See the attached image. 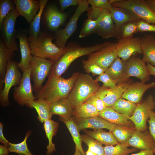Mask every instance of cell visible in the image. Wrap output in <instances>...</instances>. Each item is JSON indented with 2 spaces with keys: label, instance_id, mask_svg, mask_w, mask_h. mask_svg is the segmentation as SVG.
I'll use <instances>...</instances> for the list:
<instances>
[{
  "label": "cell",
  "instance_id": "obj_51",
  "mask_svg": "<svg viewBox=\"0 0 155 155\" xmlns=\"http://www.w3.org/2000/svg\"><path fill=\"white\" fill-rule=\"evenodd\" d=\"M153 151L149 150H141L138 153L132 154L131 155H154Z\"/></svg>",
  "mask_w": 155,
  "mask_h": 155
},
{
  "label": "cell",
  "instance_id": "obj_46",
  "mask_svg": "<svg viewBox=\"0 0 155 155\" xmlns=\"http://www.w3.org/2000/svg\"><path fill=\"white\" fill-rule=\"evenodd\" d=\"M95 80L98 82H102V86L108 88H114L117 85L114 81L104 72L98 76Z\"/></svg>",
  "mask_w": 155,
  "mask_h": 155
},
{
  "label": "cell",
  "instance_id": "obj_10",
  "mask_svg": "<svg viewBox=\"0 0 155 155\" xmlns=\"http://www.w3.org/2000/svg\"><path fill=\"white\" fill-rule=\"evenodd\" d=\"M88 55V60L95 63L105 71L118 57L117 42H108L100 50Z\"/></svg>",
  "mask_w": 155,
  "mask_h": 155
},
{
  "label": "cell",
  "instance_id": "obj_57",
  "mask_svg": "<svg viewBox=\"0 0 155 155\" xmlns=\"http://www.w3.org/2000/svg\"><path fill=\"white\" fill-rule=\"evenodd\" d=\"M154 153L155 154V151H154Z\"/></svg>",
  "mask_w": 155,
  "mask_h": 155
},
{
  "label": "cell",
  "instance_id": "obj_27",
  "mask_svg": "<svg viewBox=\"0 0 155 155\" xmlns=\"http://www.w3.org/2000/svg\"><path fill=\"white\" fill-rule=\"evenodd\" d=\"M51 104L46 100L37 99L30 102L26 106L34 108L38 114L37 119L42 123L51 119L53 115L51 110Z\"/></svg>",
  "mask_w": 155,
  "mask_h": 155
},
{
  "label": "cell",
  "instance_id": "obj_17",
  "mask_svg": "<svg viewBox=\"0 0 155 155\" xmlns=\"http://www.w3.org/2000/svg\"><path fill=\"white\" fill-rule=\"evenodd\" d=\"M116 30L110 10H103L99 16V20L94 33L103 38L108 39L115 37Z\"/></svg>",
  "mask_w": 155,
  "mask_h": 155
},
{
  "label": "cell",
  "instance_id": "obj_1",
  "mask_svg": "<svg viewBox=\"0 0 155 155\" xmlns=\"http://www.w3.org/2000/svg\"><path fill=\"white\" fill-rule=\"evenodd\" d=\"M79 73L74 72L69 78L65 79L55 76L52 69L45 85L35 93L36 99L45 100L51 104L67 98Z\"/></svg>",
  "mask_w": 155,
  "mask_h": 155
},
{
  "label": "cell",
  "instance_id": "obj_38",
  "mask_svg": "<svg viewBox=\"0 0 155 155\" xmlns=\"http://www.w3.org/2000/svg\"><path fill=\"white\" fill-rule=\"evenodd\" d=\"M31 133V130H28L24 139L20 143L14 144L9 142L8 146L9 152L16 153L18 155H34L29 150L27 143V139Z\"/></svg>",
  "mask_w": 155,
  "mask_h": 155
},
{
  "label": "cell",
  "instance_id": "obj_23",
  "mask_svg": "<svg viewBox=\"0 0 155 155\" xmlns=\"http://www.w3.org/2000/svg\"><path fill=\"white\" fill-rule=\"evenodd\" d=\"M109 10L117 29L128 22H137L142 20L133 13L125 8L112 6Z\"/></svg>",
  "mask_w": 155,
  "mask_h": 155
},
{
  "label": "cell",
  "instance_id": "obj_42",
  "mask_svg": "<svg viewBox=\"0 0 155 155\" xmlns=\"http://www.w3.org/2000/svg\"><path fill=\"white\" fill-rule=\"evenodd\" d=\"M82 63L85 71L87 73H91L93 75H100L105 72V71L96 63L88 59L83 60Z\"/></svg>",
  "mask_w": 155,
  "mask_h": 155
},
{
  "label": "cell",
  "instance_id": "obj_29",
  "mask_svg": "<svg viewBox=\"0 0 155 155\" xmlns=\"http://www.w3.org/2000/svg\"><path fill=\"white\" fill-rule=\"evenodd\" d=\"M99 117L108 122L116 125L130 126L129 119L126 116L115 111L111 107H107L99 112Z\"/></svg>",
  "mask_w": 155,
  "mask_h": 155
},
{
  "label": "cell",
  "instance_id": "obj_6",
  "mask_svg": "<svg viewBox=\"0 0 155 155\" xmlns=\"http://www.w3.org/2000/svg\"><path fill=\"white\" fill-rule=\"evenodd\" d=\"M112 6L122 7L131 11L147 22L155 24V13L144 0H110Z\"/></svg>",
  "mask_w": 155,
  "mask_h": 155
},
{
  "label": "cell",
  "instance_id": "obj_5",
  "mask_svg": "<svg viewBox=\"0 0 155 155\" xmlns=\"http://www.w3.org/2000/svg\"><path fill=\"white\" fill-rule=\"evenodd\" d=\"M88 0H81L75 11L63 29L57 31L54 38L55 44L60 48H64L68 39L75 31L78 20L81 15L89 8Z\"/></svg>",
  "mask_w": 155,
  "mask_h": 155
},
{
  "label": "cell",
  "instance_id": "obj_16",
  "mask_svg": "<svg viewBox=\"0 0 155 155\" xmlns=\"http://www.w3.org/2000/svg\"><path fill=\"white\" fill-rule=\"evenodd\" d=\"M128 144L136 149L155 151V141L149 131H142L135 129L129 140Z\"/></svg>",
  "mask_w": 155,
  "mask_h": 155
},
{
  "label": "cell",
  "instance_id": "obj_28",
  "mask_svg": "<svg viewBox=\"0 0 155 155\" xmlns=\"http://www.w3.org/2000/svg\"><path fill=\"white\" fill-rule=\"evenodd\" d=\"M14 56V52L6 46L1 38L0 40V91L3 87L5 73L9 62Z\"/></svg>",
  "mask_w": 155,
  "mask_h": 155
},
{
  "label": "cell",
  "instance_id": "obj_35",
  "mask_svg": "<svg viewBox=\"0 0 155 155\" xmlns=\"http://www.w3.org/2000/svg\"><path fill=\"white\" fill-rule=\"evenodd\" d=\"M137 104L121 98L111 107L115 111L126 116L129 119L133 115Z\"/></svg>",
  "mask_w": 155,
  "mask_h": 155
},
{
  "label": "cell",
  "instance_id": "obj_47",
  "mask_svg": "<svg viewBox=\"0 0 155 155\" xmlns=\"http://www.w3.org/2000/svg\"><path fill=\"white\" fill-rule=\"evenodd\" d=\"M137 32H155V25L141 20L137 22Z\"/></svg>",
  "mask_w": 155,
  "mask_h": 155
},
{
  "label": "cell",
  "instance_id": "obj_8",
  "mask_svg": "<svg viewBox=\"0 0 155 155\" xmlns=\"http://www.w3.org/2000/svg\"><path fill=\"white\" fill-rule=\"evenodd\" d=\"M19 16L16 7L12 9L4 18L0 27L1 38L6 46L13 52L19 49L16 41L17 31L15 28L16 20Z\"/></svg>",
  "mask_w": 155,
  "mask_h": 155
},
{
  "label": "cell",
  "instance_id": "obj_26",
  "mask_svg": "<svg viewBox=\"0 0 155 155\" xmlns=\"http://www.w3.org/2000/svg\"><path fill=\"white\" fill-rule=\"evenodd\" d=\"M141 38L142 59L146 63L155 66V37L152 34H146Z\"/></svg>",
  "mask_w": 155,
  "mask_h": 155
},
{
  "label": "cell",
  "instance_id": "obj_24",
  "mask_svg": "<svg viewBox=\"0 0 155 155\" xmlns=\"http://www.w3.org/2000/svg\"><path fill=\"white\" fill-rule=\"evenodd\" d=\"M73 109L68 98L53 103L51 105L52 114L59 115L62 121H69L73 117Z\"/></svg>",
  "mask_w": 155,
  "mask_h": 155
},
{
  "label": "cell",
  "instance_id": "obj_19",
  "mask_svg": "<svg viewBox=\"0 0 155 155\" xmlns=\"http://www.w3.org/2000/svg\"><path fill=\"white\" fill-rule=\"evenodd\" d=\"M29 31L27 30L17 31V38L19 39L21 54V60L18 63L19 69L23 72L30 66L32 56L29 44L27 35Z\"/></svg>",
  "mask_w": 155,
  "mask_h": 155
},
{
  "label": "cell",
  "instance_id": "obj_55",
  "mask_svg": "<svg viewBox=\"0 0 155 155\" xmlns=\"http://www.w3.org/2000/svg\"><path fill=\"white\" fill-rule=\"evenodd\" d=\"M86 155H96L95 153L88 149V150L85 152Z\"/></svg>",
  "mask_w": 155,
  "mask_h": 155
},
{
  "label": "cell",
  "instance_id": "obj_49",
  "mask_svg": "<svg viewBox=\"0 0 155 155\" xmlns=\"http://www.w3.org/2000/svg\"><path fill=\"white\" fill-rule=\"evenodd\" d=\"M148 121L149 124V131L155 141V112L153 111H151Z\"/></svg>",
  "mask_w": 155,
  "mask_h": 155
},
{
  "label": "cell",
  "instance_id": "obj_52",
  "mask_svg": "<svg viewBox=\"0 0 155 155\" xmlns=\"http://www.w3.org/2000/svg\"><path fill=\"white\" fill-rule=\"evenodd\" d=\"M8 147L4 145H0V155H9Z\"/></svg>",
  "mask_w": 155,
  "mask_h": 155
},
{
  "label": "cell",
  "instance_id": "obj_34",
  "mask_svg": "<svg viewBox=\"0 0 155 155\" xmlns=\"http://www.w3.org/2000/svg\"><path fill=\"white\" fill-rule=\"evenodd\" d=\"M40 7L39 11L30 24L28 40L37 37L40 33V23L42 15L48 0H40Z\"/></svg>",
  "mask_w": 155,
  "mask_h": 155
},
{
  "label": "cell",
  "instance_id": "obj_56",
  "mask_svg": "<svg viewBox=\"0 0 155 155\" xmlns=\"http://www.w3.org/2000/svg\"><path fill=\"white\" fill-rule=\"evenodd\" d=\"M74 155H82V154L78 149L75 148V152Z\"/></svg>",
  "mask_w": 155,
  "mask_h": 155
},
{
  "label": "cell",
  "instance_id": "obj_45",
  "mask_svg": "<svg viewBox=\"0 0 155 155\" xmlns=\"http://www.w3.org/2000/svg\"><path fill=\"white\" fill-rule=\"evenodd\" d=\"M92 8L110 10L112 7L110 0H88Z\"/></svg>",
  "mask_w": 155,
  "mask_h": 155
},
{
  "label": "cell",
  "instance_id": "obj_48",
  "mask_svg": "<svg viewBox=\"0 0 155 155\" xmlns=\"http://www.w3.org/2000/svg\"><path fill=\"white\" fill-rule=\"evenodd\" d=\"M81 0H59L61 11H63L67 7L71 6L78 5Z\"/></svg>",
  "mask_w": 155,
  "mask_h": 155
},
{
  "label": "cell",
  "instance_id": "obj_32",
  "mask_svg": "<svg viewBox=\"0 0 155 155\" xmlns=\"http://www.w3.org/2000/svg\"><path fill=\"white\" fill-rule=\"evenodd\" d=\"M135 129L130 126L116 125L111 132L119 143L127 144Z\"/></svg>",
  "mask_w": 155,
  "mask_h": 155
},
{
  "label": "cell",
  "instance_id": "obj_4",
  "mask_svg": "<svg viewBox=\"0 0 155 155\" xmlns=\"http://www.w3.org/2000/svg\"><path fill=\"white\" fill-rule=\"evenodd\" d=\"M100 87L98 82L88 73H79L68 98L73 108L84 102Z\"/></svg>",
  "mask_w": 155,
  "mask_h": 155
},
{
  "label": "cell",
  "instance_id": "obj_13",
  "mask_svg": "<svg viewBox=\"0 0 155 155\" xmlns=\"http://www.w3.org/2000/svg\"><path fill=\"white\" fill-rule=\"evenodd\" d=\"M131 84L125 81L118 84L113 88L100 86L95 94L101 99L107 107H112L119 98Z\"/></svg>",
  "mask_w": 155,
  "mask_h": 155
},
{
  "label": "cell",
  "instance_id": "obj_25",
  "mask_svg": "<svg viewBox=\"0 0 155 155\" xmlns=\"http://www.w3.org/2000/svg\"><path fill=\"white\" fill-rule=\"evenodd\" d=\"M126 61L118 57L105 71L116 84L127 81L126 78Z\"/></svg>",
  "mask_w": 155,
  "mask_h": 155
},
{
  "label": "cell",
  "instance_id": "obj_50",
  "mask_svg": "<svg viewBox=\"0 0 155 155\" xmlns=\"http://www.w3.org/2000/svg\"><path fill=\"white\" fill-rule=\"evenodd\" d=\"M4 125L1 122H0V142L3 145L8 146L9 142L4 136L3 130Z\"/></svg>",
  "mask_w": 155,
  "mask_h": 155
},
{
  "label": "cell",
  "instance_id": "obj_7",
  "mask_svg": "<svg viewBox=\"0 0 155 155\" xmlns=\"http://www.w3.org/2000/svg\"><path fill=\"white\" fill-rule=\"evenodd\" d=\"M55 62L49 59L32 56L30 65V78L33 82V90L35 93L42 86Z\"/></svg>",
  "mask_w": 155,
  "mask_h": 155
},
{
  "label": "cell",
  "instance_id": "obj_9",
  "mask_svg": "<svg viewBox=\"0 0 155 155\" xmlns=\"http://www.w3.org/2000/svg\"><path fill=\"white\" fill-rule=\"evenodd\" d=\"M18 64L12 59L8 63L3 87L0 91V104L3 107H6L9 105V95L10 90L13 86L19 85L21 80L22 75L18 68Z\"/></svg>",
  "mask_w": 155,
  "mask_h": 155
},
{
  "label": "cell",
  "instance_id": "obj_39",
  "mask_svg": "<svg viewBox=\"0 0 155 155\" xmlns=\"http://www.w3.org/2000/svg\"><path fill=\"white\" fill-rule=\"evenodd\" d=\"M127 144L119 143L115 146H105L104 147L105 155H127L129 154L136 151L135 148H128Z\"/></svg>",
  "mask_w": 155,
  "mask_h": 155
},
{
  "label": "cell",
  "instance_id": "obj_18",
  "mask_svg": "<svg viewBox=\"0 0 155 155\" xmlns=\"http://www.w3.org/2000/svg\"><path fill=\"white\" fill-rule=\"evenodd\" d=\"M13 1L19 15L23 16L30 24L39 10L40 1L14 0Z\"/></svg>",
  "mask_w": 155,
  "mask_h": 155
},
{
  "label": "cell",
  "instance_id": "obj_12",
  "mask_svg": "<svg viewBox=\"0 0 155 155\" xmlns=\"http://www.w3.org/2000/svg\"><path fill=\"white\" fill-rule=\"evenodd\" d=\"M154 106L153 97L151 94L148 96L142 103L137 104L133 115L129 119L133 123L136 130L142 131L147 130V122Z\"/></svg>",
  "mask_w": 155,
  "mask_h": 155
},
{
  "label": "cell",
  "instance_id": "obj_33",
  "mask_svg": "<svg viewBox=\"0 0 155 155\" xmlns=\"http://www.w3.org/2000/svg\"><path fill=\"white\" fill-rule=\"evenodd\" d=\"M99 112L92 104L84 102L73 108V115L74 117L86 118L98 116Z\"/></svg>",
  "mask_w": 155,
  "mask_h": 155
},
{
  "label": "cell",
  "instance_id": "obj_54",
  "mask_svg": "<svg viewBox=\"0 0 155 155\" xmlns=\"http://www.w3.org/2000/svg\"><path fill=\"white\" fill-rule=\"evenodd\" d=\"M147 66L149 74L155 75V67L149 63H147Z\"/></svg>",
  "mask_w": 155,
  "mask_h": 155
},
{
  "label": "cell",
  "instance_id": "obj_20",
  "mask_svg": "<svg viewBox=\"0 0 155 155\" xmlns=\"http://www.w3.org/2000/svg\"><path fill=\"white\" fill-rule=\"evenodd\" d=\"M154 87L155 82H154L148 84L142 82L131 83L123 93L121 98L134 103H139L145 92L150 88Z\"/></svg>",
  "mask_w": 155,
  "mask_h": 155
},
{
  "label": "cell",
  "instance_id": "obj_44",
  "mask_svg": "<svg viewBox=\"0 0 155 155\" xmlns=\"http://www.w3.org/2000/svg\"><path fill=\"white\" fill-rule=\"evenodd\" d=\"M85 102L93 105L99 112L104 110L107 107L103 101L95 94L91 95Z\"/></svg>",
  "mask_w": 155,
  "mask_h": 155
},
{
  "label": "cell",
  "instance_id": "obj_43",
  "mask_svg": "<svg viewBox=\"0 0 155 155\" xmlns=\"http://www.w3.org/2000/svg\"><path fill=\"white\" fill-rule=\"evenodd\" d=\"M14 1L10 0H1L0 1V27L3 21L12 9L16 7Z\"/></svg>",
  "mask_w": 155,
  "mask_h": 155
},
{
  "label": "cell",
  "instance_id": "obj_40",
  "mask_svg": "<svg viewBox=\"0 0 155 155\" xmlns=\"http://www.w3.org/2000/svg\"><path fill=\"white\" fill-rule=\"evenodd\" d=\"M81 137L82 142L87 146L88 149L95 153L96 155H105L102 143L86 134L81 135Z\"/></svg>",
  "mask_w": 155,
  "mask_h": 155
},
{
  "label": "cell",
  "instance_id": "obj_3",
  "mask_svg": "<svg viewBox=\"0 0 155 155\" xmlns=\"http://www.w3.org/2000/svg\"><path fill=\"white\" fill-rule=\"evenodd\" d=\"M108 42L98 44L91 46L83 47L76 42H70L66 46V50L63 55L55 62L52 70L55 75L61 77L71 63L78 58L97 51Z\"/></svg>",
  "mask_w": 155,
  "mask_h": 155
},
{
  "label": "cell",
  "instance_id": "obj_53",
  "mask_svg": "<svg viewBox=\"0 0 155 155\" xmlns=\"http://www.w3.org/2000/svg\"><path fill=\"white\" fill-rule=\"evenodd\" d=\"M149 7L155 13V0H144Z\"/></svg>",
  "mask_w": 155,
  "mask_h": 155
},
{
  "label": "cell",
  "instance_id": "obj_36",
  "mask_svg": "<svg viewBox=\"0 0 155 155\" xmlns=\"http://www.w3.org/2000/svg\"><path fill=\"white\" fill-rule=\"evenodd\" d=\"M69 131L77 148L82 155H86L82 145V142L79 128L73 118L67 121H63Z\"/></svg>",
  "mask_w": 155,
  "mask_h": 155
},
{
  "label": "cell",
  "instance_id": "obj_30",
  "mask_svg": "<svg viewBox=\"0 0 155 155\" xmlns=\"http://www.w3.org/2000/svg\"><path fill=\"white\" fill-rule=\"evenodd\" d=\"M43 123L46 137L48 140V144L46 146V154L51 155L56 151L55 145L53 143L52 139L53 137L56 135L59 123L51 119L46 120Z\"/></svg>",
  "mask_w": 155,
  "mask_h": 155
},
{
  "label": "cell",
  "instance_id": "obj_21",
  "mask_svg": "<svg viewBox=\"0 0 155 155\" xmlns=\"http://www.w3.org/2000/svg\"><path fill=\"white\" fill-rule=\"evenodd\" d=\"M74 120L80 131L88 128L96 130L106 129L111 132L116 125L110 123L99 116L83 118L74 117Z\"/></svg>",
  "mask_w": 155,
  "mask_h": 155
},
{
  "label": "cell",
  "instance_id": "obj_37",
  "mask_svg": "<svg viewBox=\"0 0 155 155\" xmlns=\"http://www.w3.org/2000/svg\"><path fill=\"white\" fill-rule=\"evenodd\" d=\"M132 21L123 24L117 29L115 37L117 40L133 37L137 32V22Z\"/></svg>",
  "mask_w": 155,
  "mask_h": 155
},
{
  "label": "cell",
  "instance_id": "obj_2",
  "mask_svg": "<svg viewBox=\"0 0 155 155\" xmlns=\"http://www.w3.org/2000/svg\"><path fill=\"white\" fill-rule=\"evenodd\" d=\"M53 38L45 33L40 34L34 39L28 40L32 56L56 62L64 54V48L57 46L52 41Z\"/></svg>",
  "mask_w": 155,
  "mask_h": 155
},
{
  "label": "cell",
  "instance_id": "obj_15",
  "mask_svg": "<svg viewBox=\"0 0 155 155\" xmlns=\"http://www.w3.org/2000/svg\"><path fill=\"white\" fill-rule=\"evenodd\" d=\"M117 40L118 57L122 60L127 61L135 53H142L141 47V38L132 37Z\"/></svg>",
  "mask_w": 155,
  "mask_h": 155
},
{
  "label": "cell",
  "instance_id": "obj_11",
  "mask_svg": "<svg viewBox=\"0 0 155 155\" xmlns=\"http://www.w3.org/2000/svg\"><path fill=\"white\" fill-rule=\"evenodd\" d=\"M30 67L23 72L20 83L14 88L13 95L14 100L21 106H26L30 101L36 99L32 92L31 82Z\"/></svg>",
  "mask_w": 155,
  "mask_h": 155
},
{
  "label": "cell",
  "instance_id": "obj_22",
  "mask_svg": "<svg viewBox=\"0 0 155 155\" xmlns=\"http://www.w3.org/2000/svg\"><path fill=\"white\" fill-rule=\"evenodd\" d=\"M44 16L48 28L53 31L57 30L64 23L67 17L65 13L60 11L53 5L46 9Z\"/></svg>",
  "mask_w": 155,
  "mask_h": 155
},
{
  "label": "cell",
  "instance_id": "obj_31",
  "mask_svg": "<svg viewBox=\"0 0 155 155\" xmlns=\"http://www.w3.org/2000/svg\"><path fill=\"white\" fill-rule=\"evenodd\" d=\"M82 131L85 134L105 146H114L119 143L111 132H106L102 129L93 131L84 129Z\"/></svg>",
  "mask_w": 155,
  "mask_h": 155
},
{
  "label": "cell",
  "instance_id": "obj_14",
  "mask_svg": "<svg viewBox=\"0 0 155 155\" xmlns=\"http://www.w3.org/2000/svg\"><path fill=\"white\" fill-rule=\"evenodd\" d=\"M150 75L146 62L139 57L132 56L126 61V78L135 77L145 83L150 80Z\"/></svg>",
  "mask_w": 155,
  "mask_h": 155
},
{
  "label": "cell",
  "instance_id": "obj_41",
  "mask_svg": "<svg viewBox=\"0 0 155 155\" xmlns=\"http://www.w3.org/2000/svg\"><path fill=\"white\" fill-rule=\"evenodd\" d=\"M99 20V16L96 20L88 17L85 20L79 33V38H83L94 33Z\"/></svg>",
  "mask_w": 155,
  "mask_h": 155
}]
</instances>
